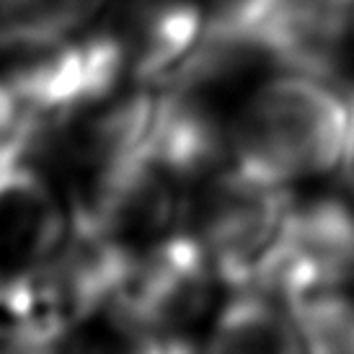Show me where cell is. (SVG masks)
<instances>
[{
    "label": "cell",
    "instance_id": "cell-1",
    "mask_svg": "<svg viewBox=\"0 0 354 354\" xmlns=\"http://www.w3.org/2000/svg\"><path fill=\"white\" fill-rule=\"evenodd\" d=\"M349 99L331 80L285 70L248 91L233 117V158L279 184L342 166Z\"/></svg>",
    "mask_w": 354,
    "mask_h": 354
},
{
    "label": "cell",
    "instance_id": "cell-2",
    "mask_svg": "<svg viewBox=\"0 0 354 354\" xmlns=\"http://www.w3.org/2000/svg\"><path fill=\"white\" fill-rule=\"evenodd\" d=\"M220 279L197 233H171L142 248L104 313L132 349H192Z\"/></svg>",
    "mask_w": 354,
    "mask_h": 354
},
{
    "label": "cell",
    "instance_id": "cell-3",
    "mask_svg": "<svg viewBox=\"0 0 354 354\" xmlns=\"http://www.w3.org/2000/svg\"><path fill=\"white\" fill-rule=\"evenodd\" d=\"M292 205L287 184L236 160L207 178L197 202V238L220 285L227 290L254 285Z\"/></svg>",
    "mask_w": 354,
    "mask_h": 354
},
{
    "label": "cell",
    "instance_id": "cell-4",
    "mask_svg": "<svg viewBox=\"0 0 354 354\" xmlns=\"http://www.w3.org/2000/svg\"><path fill=\"white\" fill-rule=\"evenodd\" d=\"M354 0H225L207 16L251 44L266 65L342 80L349 59Z\"/></svg>",
    "mask_w": 354,
    "mask_h": 354
},
{
    "label": "cell",
    "instance_id": "cell-5",
    "mask_svg": "<svg viewBox=\"0 0 354 354\" xmlns=\"http://www.w3.org/2000/svg\"><path fill=\"white\" fill-rule=\"evenodd\" d=\"M349 279H354V209L344 199L315 197L290 207L251 287L292 303L308 290Z\"/></svg>",
    "mask_w": 354,
    "mask_h": 354
},
{
    "label": "cell",
    "instance_id": "cell-6",
    "mask_svg": "<svg viewBox=\"0 0 354 354\" xmlns=\"http://www.w3.org/2000/svg\"><path fill=\"white\" fill-rule=\"evenodd\" d=\"M70 225L73 217L37 160L0 166V277L50 261L65 246Z\"/></svg>",
    "mask_w": 354,
    "mask_h": 354
},
{
    "label": "cell",
    "instance_id": "cell-7",
    "mask_svg": "<svg viewBox=\"0 0 354 354\" xmlns=\"http://www.w3.org/2000/svg\"><path fill=\"white\" fill-rule=\"evenodd\" d=\"M114 26L127 55L132 86H163L194 50L207 16L194 0H129Z\"/></svg>",
    "mask_w": 354,
    "mask_h": 354
},
{
    "label": "cell",
    "instance_id": "cell-8",
    "mask_svg": "<svg viewBox=\"0 0 354 354\" xmlns=\"http://www.w3.org/2000/svg\"><path fill=\"white\" fill-rule=\"evenodd\" d=\"M207 349L215 352H300L305 342L287 300L264 287H238L217 308Z\"/></svg>",
    "mask_w": 354,
    "mask_h": 354
},
{
    "label": "cell",
    "instance_id": "cell-9",
    "mask_svg": "<svg viewBox=\"0 0 354 354\" xmlns=\"http://www.w3.org/2000/svg\"><path fill=\"white\" fill-rule=\"evenodd\" d=\"M109 0H0V57H31L80 37Z\"/></svg>",
    "mask_w": 354,
    "mask_h": 354
},
{
    "label": "cell",
    "instance_id": "cell-10",
    "mask_svg": "<svg viewBox=\"0 0 354 354\" xmlns=\"http://www.w3.org/2000/svg\"><path fill=\"white\" fill-rule=\"evenodd\" d=\"M290 308L308 349L354 354V279L308 290Z\"/></svg>",
    "mask_w": 354,
    "mask_h": 354
},
{
    "label": "cell",
    "instance_id": "cell-11",
    "mask_svg": "<svg viewBox=\"0 0 354 354\" xmlns=\"http://www.w3.org/2000/svg\"><path fill=\"white\" fill-rule=\"evenodd\" d=\"M342 176L349 192L354 194V93L349 96V127H346L344 156H342Z\"/></svg>",
    "mask_w": 354,
    "mask_h": 354
}]
</instances>
